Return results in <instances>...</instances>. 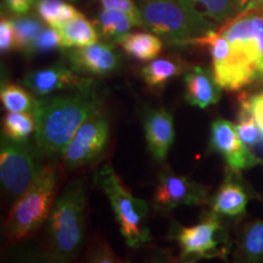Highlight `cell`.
Listing matches in <instances>:
<instances>
[{
  "label": "cell",
  "instance_id": "cell-2",
  "mask_svg": "<svg viewBox=\"0 0 263 263\" xmlns=\"http://www.w3.org/2000/svg\"><path fill=\"white\" fill-rule=\"evenodd\" d=\"M85 233V189L82 179L66 185L49 216L48 245L52 261L68 262L80 254Z\"/></svg>",
  "mask_w": 263,
  "mask_h": 263
},
{
  "label": "cell",
  "instance_id": "cell-20",
  "mask_svg": "<svg viewBox=\"0 0 263 263\" xmlns=\"http://www.w3.org/2000/svg\"><path fill=\"white\" fill-rule=\"evenodd\" d=\"M98 31L104 38L117 43L121 38L129 33L133 26H138V22L126 12L112 9H104L99 12L97 18Z\"/></svg>",
  "mask_w": 263,
  "mask_h": 263
},
{
  "label": "cell",
  "instance_id": "cell-26",
  "mask_svg": "<svg viewBox=\"0 0 263 263\" xmlns=\"http://www.w3.org/2000/svg\"><path fill=\"white\" fill-rule=\"evenodd\" d=\"M37 129V118L31 112H9L3 118V133L11 139L26 140Z\"/></svg>",
  "mask_w": 263,
  "mask_h": 263
},
{
  "label": "cell",
  "instance_id": "cell-13",
  "mask_svg": "<svg viewBox=\"0 0 263 263\" xmlns=\"http://www.w3.org/2000/svg\"><path fill=\"white\" fill-rule=\"evenodd\" d=\"M90 78L81 77L73 68L57 64L50 67L28 72L22 78V85L35 97H48L60 90H70L87 83Z\"/></svg>",
  "mask_w": 263,
  "mask_h": 263
},
{
  "label": "cell",
  "instance_id": "cell-10",
  "mask_svg": "<svg viewBox=\"0 0 263 263\" xmlns=\"http://www.w3.org/2000/svg\"><path fill=\"white\" fill-rule=\"evenodd\" d=\"M210 202L209 188L190 177L177 176L171 171L160 173L153 206L159 212H171L178 206H202Z\"/></svg>",
  "mask_w": 263,
  "mask_h": 263
},
{
  "label": "cell",
  "instance_id": "cell-11",
  "mask_svg": "<svg viewBox=\"0 0 263 263\" xmlns=\"http://www.w3.org/2000/svg\"><path fill=\"white\" fill-rule=\"evenodd\" d=\"M210 150L219 154L230 170L242 171L261 163L251 149L240 140L234 124L224 118H217L211 124Z\"/></svg>",
  "mask_w": 263,
  "mask_h": 263
},
{
  "label": "cell",
  "instance_id": "cell-21",
  "mask_svg": "<svg viewBox=\"0 0 263 263\" xmlns=\"http://www.w3.org/2000/svg\"><path fill=\"white\" fill-rule=\"evenodd\" d=\"M238 250L246 262H263V219L250 221L241 228Z\"/></svg>",
  "mask_w": 263,
  "mask_h": 263
},
{
  "label": "cell",
  "instance_id": "cell-24",
  "mask_svg": "<svg viewBox=\"0 0 263 263\" xmlns=\"http://www.w3.org/2000/svg\"><path fill=\"white\" fill-rule=\"evenodd\" d=\"M11 20L15 29V49L26 57H31L33 43L44 28L41 20L25 15H17Z\"/></svg>",
  "mask_w": 263,
  "mask_h": 263
},
{
  "label": "cell",
  "instance_id": "cell-16",
  "mask_svg": "<svg viewBox=\"0 0 263 263\" xmlns=\"http://www.w3.org/2000/svg\"><path fill=\"white\" fill-rule=\"evenodd\" d=\"M186 103L200 108H206L221 100L222 87L217 83L215 74L203 67H194L184 76Z\"/></svg>",
  "mask_w": 263,
  "mask_h": 263
},
{
  "label": "cell",
  "instance_id": "cell-37",
  "mask_svg": "<svg viewBox=\"0 0 263 263\" xmlns=\"http://www.w3.org/2000/svg\"><path fill=\"white\" fill-rule=\"evenodd\" d=\"M262 81H263V80H262Z\"/></svg>",
  "mask_w": 263,
  "mask_h": 263
},
{
  "label": "cell",
  "instance_id": "cell-33",
  "mask_svg": "<svg viewBox=\"0 0 263 263\" xmlns=\"http://www.w3.org/2000/svg\"><path fill=\"white\" fill-rule=\"evenodd\" d=\"M6 9L14 15H26L37 4V0H3Z\"/></svg>",
  "mask_w": 263,
  "mask_h": 263
},
{
  "label": "cell",
  "instance_id": "cell-34",
  "mask_svg": "<svg viewBox=\"0 0 263 263\" xmlns=\"http://www.w3.org/2000/svg\"><path fill=\"white\" fill-rule=\"evenodd\" d=\"M236 15L263 11V0H235Z\"/></svg>",
  "mask_w": 263,
  "mask_h": 263
},
{
  "label": "cell",
  "instance_id": "cell-14",
  "mask_svg": "<svg viewBox=\"0 0 263 263\" xmlns=\"http://www.w3.org/2000/svg\"><path fill=\"white\" fill-rule=\"evenodd\" d=\"M254 196L257 195L252 194V190L240 176V171L228 168L222 185L210 199V203L216 215L239 218L245 215L246 205Z\"/></svg>",
  "mask_w": 263,
  "mask_h": 263
},
{
  "label": "cell",
  "instance_id": "cell-4",
  "mask_svg": "<svg viewBox=\"0 0 263 263\" xmlns=\"http://www.w3.org/2000/svg\"><path fill=\"white\" fill-rule=\"evenodd\" d=\"M59 186V168L48 163L32 185L16 199L5 223L6 238L18 241L37 232L49 219Z\"/></svg>",
  "mask_w": 263,
  "mask_h": 263
},
{
  "label": "cell",
  "instance_id": "cell-27",
  "mask_svg": "<svg viewBox=\"0 0 263 263\" xmlns=\"http://www.w3.org/2000/svg\"><path fill=\"white\" fill-rule=\"evenodd\" d=\"M235 130L240 140L250 149L258 146L259 141L262 139V133L257 124H256L251 111H250L248 100L241 101V106H240L239 111V121L238 124H235Z\"/></svg>",
  "mask_w": 263,
  "mask_h": 263
},
{
  "label": "cell",
  "instance_id": "cell-29",
  "mask_svg": "<svg viewBox=\"0 0 263 263\" xmlns=\"http://www.w3.org/2000/svg\"><path fill=\"white\" fill-rule=\"evenodd\" d=\"M87 261L95 263H120L121 259L104 239L98 238L94 239L88 248Z\"/></svg>",
  "mask_w": 263,
  "mask_h": 263
},
{
  "label": "cell",
  "instance_id": "cell-35",
  "mask_svg": "<svg viewBox=\"0 0 263 263\" xmlns=\"http://www.w3.org/2000/svg\"><path fill=\"white\" fill-rule=\"evenodd\" d=\"M261 163H262V164H263V161H261Z\"/></svg>",
  "mask_w": 263,
  "mask_h": 263
},
{
  "label": "cell",
  "instance_id": "cell-12",
  "mask_svg": "<svg viewBox=\"0 0 263 263\" xmlns=\"http://www.w3.org/2000/svg\"><path fill=\"white\" fill-rule=\"evenodd\" d=\"M70 66L78 74L106 77L116 72L121 66V58L115 48L104 43H94L82 48L66 51Z\"/></svg>",
  "mask_w": 263,
  "mask_h": 263
},
{
  "label": "cell",
  "instance_id": "cell-32",
  "mask_svg": "<svg viewBox=\"0 0 263 263\" xmlns=\"http://www.w3.org/2000/svg\"><path fill=\"white\" fill-rule=\"evenodd\" d=\"M248 104L251 111L252 116H254L256 124H257L259 130L263 134V93L254 95L248 99Z\"/></svg>",
  "mask_w": 263,
  "mask_h": 263
},
{
  "label": "cell",
  "instance_id": "cell-23",
  "mask_svg": "<svg viewBox=\"0 0 263 263\" xmlns=\"http://www.w3.org/2000/svg\"><path fill=\"white\" fill-rule=\"evenodd\" d=\"M35 11L42 21L54 28L61 27L81 14L73 5L64 0H37Z\"/></svg>",
  "mask_w": 263,
  "mask_h": 263
},
{
  "label": "cell",
  "instance_id": "cell-8",
  "mask_svg": "<svg viewBox=\"0 0 263 263\" xmlns=\"http://www.w3.org/2000/svg\"><path fill=\"white\" fill-rule=\"evenodd\" d=\"M110 136V122L103 108L88 118L66 145L61 156L67 170L88 166L104 153Z\"/></svg>",
  "mask_w": 263,
  "mask_h": 263
},
{
  "label": "cell",
  "instance_id": "cell-1",
  "mask_svg": "<svg viewBox=\"0 0 263 263\" xmlns=\"http://www.w3.org/2000/svg\"><path fill=\"white\" fill-rule=\"evenodd\" d=\"M100 108L103 97L93 80L67 93L38 99L35 144L42 155H61L76 132Z\"/></svg>",
  "mask_w": 263,
  "mask_h": 263
},
{
  "label": "cell",
  "instance_id": "cell-18",
  "mask_svg": "<svg viewBox=\"0 0 263 263\" xmlns=\"http://www.w3.org/2000/svg\"><path fill=\"white\" fill-rule=\"evenodd\" d=\"M128 57L138 61H151L162 50V41L146 32H129L117 42Z\"/></svg>",
  "mask_w": 263,
  "mask_h": 263
},
{
  "label": "cell",
  "instance_id": "cell-7",
  "mask_svg": "<svg viewBox=\"0 0 263 263\" xmlns=\"http://www.w3.org/2000/svg\"><path fill=\"white\" fill-rule=\"evenodd\" d=\"M172 238L182 250L183 259L226 257L229 241L219 216L211 212L201 222L192 227L177 224L172 228Z\"/></svg>",
  "mask_w": 263,
  "mask_h": 263
},
{
  "label": "cell",
  "instance_id": "cell-25",
  "mask_svg": "<svg viewBox=\"0 0 263 263\" xmlns=\"http://www.w3.org/2000/svg\"><path fill=\"white\" fill-rule=\"evenodd\" d=\"M216 24H227L236 16L235 0H183Z\"/></svg>",
  "mask_w": 263,
  "mask_h": 263
},
{
  "label": "cell",
  "instance_id": "cell-17",
  "mask_svg": "<svg viewBox=\"0 0 263 263\" xmlns=\"http://www.w3.org/2000/svg\"><path fill=\"white\" fill-rule=\"evenodd\" d=\"M186 68H188V65L182 59H154L141 68L140 76L150 89L160 90L172 78L183 74Z\"/></svg>",
  "mask_w": 263,
  "mask_h": 263
},
{
  "label": "cell",
  "instance_id": "cell-31",
  "mask_svg": "<svg viewBox=\"0 0 263 263\" xmlns=\"http://www.w3.org/2000/svg\"><path fill=\"white\" fill-rule=\"evenodd\" d=\"M15 49V29L12 20L3 16L0 21V50L3 54Z\"/></svg>",
  "mask_w": 263,
  "mask_h": 263
},
{
  "label": "cell",
  "instance_id": "cell-36",
  "mask_svg": "<svg viewBox=\"0 0 263 263\" xmlns=\"http://www.w3.org/2000/svg\"><path fill=\"white\" fill-rule=\"evenodd\" d=\"M72 2H73V0H72Z\"/></svg>",
  "mask_w": 263,
  "mask_h": 263
},
{
  "label": "cell",
  "instance_id": "cell-22",
  "mask_svg": "<svg viewBox=\"0 0 263 263\" xmlns=\"http://www.w3.org/2000/svg\"><path fill=\"white\" fill-rule=\"evenodd\" d=\"M0 99L8 112H37L38 99H34L25 85L3 83Z\"/></svg>",
  "mask_w": 263,
  "mask_h": 263
},
{
  "label": "cell",
  "instance_id": "cell-3",
  "mask_svg": "<svg viewBox=\"0 0 263 263\" xmlns=\"http://www.w3.org/2000/svg\"><path fill=\"white\" fill-rule=\"evenodd\" d=\"M144 28L173 44H189L215 29L211 20L183 0H138Z\"/></svg>",
  "mask_w": 263,
  "mask_h": 263
},
{
  "label": "cell",
  "instance_id": "cell-9",
  "mask_svg": "<svg viewBox=\"0 0 263 263\" xmlns=\"http://www.w3.org/2000/svg\"><path fill=\"white\" fill-rule=\"evenodd\" d=\"M219 32L232 45V51L256 66L258 80H263V12L236 15Z\"/></svg>",
  "mask_w": 263,
  "mask_h": 263
},
{
  "label": "cell",
  "instance_id": "cell-6",
  "mask_svg": "<svg viewBox=\"0 0 263 263\" xmlns=\"http://www.w3.org/2000/svg\"><path fill=\"white\" fill-rule=\"evenodd\" d=\"M37 144L11 139L3 133L0 146V179L10 196L17 199L37 179L43 170Z\"/></svg>",
  "mask_w": 263,
  "mask_h": 263
},
{
  "label": "cell",
  "instance_id": "cell-5",
  "mask_svg": "<svg viewBox=\"0 0 263 263\" xmlns=\"http://www.w3.org/2000/svg\"><path fill=\"white\" fill-rule=\"evenodd\" d=\"M95 183L107 196L126 244L137 249L150 241V230L145 221L147 203L132 195L110 164H104L95 173Z\"/></svg>",
  "mask_w": 263,
  "mask_h": 263
},
{
  "label": "cell",
  "instance_id": "cell-30",
  "mask_svg": "<svg viewBox=\"0 0 263 263\" xmlns=\"http://www.w3.org/2000/svg\"><path fill=\"white\" fill-rule=\"evenodd\" d=\"M101 6L104 9H112L118 10V11L126 12L129 16H132L139 25V27L144 28L143 20H141V15L139 11V8L133 3V0H99Z\"/></svg>",
  "mask_w": 263,
  "mask_h": 263
},
{
  "label": "cell",
  "instance_id": "cell-15",
  "mask_svg": "<svg viewBox=\"0 0 263 263\" xmlns=\"http://www.w3.org/2000/svg\"><path fill=\"white\" fill-rule=\"evenodd\" d=\"M147 149L157 162H163L174 140L173 117L164 108H153L144 116Z\"/></svg>",
  "mask_w": 263,
  "mask_h": 263
},
{
  "label": "cell",
  "instance_id": "cell-38",
  "mask_svg": "<svg viewBox=\"0 0 263 263\" xmlns=\"http://www.w3.org/2000/svg\"><path fill=\"white\" fill-rule=\"evenodd\" d=\"M262 12H263V11H262Z\"/></svg>",
  "mask_w": 263,
  "mask_h": 263
},
{
  "label": "cell",
  "instance_id": "cell-19",
  "mask_svg": "<svg viewBox=\"0 0 263 263\" xmlns=\"http://www.w3.org/2000/svg\"><path fill=\"white\" fill-rule=\"evenodd\" d=\"M64 48H82L98 43L99 31L91 22L80 14L59 27Z\"/></svg>",
  "mask_w": 263,
  "mask_h": 263
},
{
  "label": "cell",
  "instance_id": "cell-28",
  "mask_svg": "<svg viewBox=\"0 0 263 263\" xmlns=\"http://www.w3.org/2000/svg\"><path fill=\"white\" fill-rule=\"evenodd\" d=\"M59 48H64V43L60 32L58 28L44 27L35 38L31 50V55L47 54V52L54 51Z\"/></svg>",
  "mask_w": 263,
  "mask_h": 263
}]
</instances>
